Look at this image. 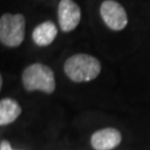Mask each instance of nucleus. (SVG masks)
<instances>
[{
  "mask_svg": "<svg viewBox=\"0 0 150 150\" xmlns=\"http://www.w3.org/2000/svg\"><path fill=\"white\" fill-rule=\"evenodd\" d=\"M101 70L99 60L93 56L78 54L71 56L64 62V72L75 82L91 81L98 77Z\"/></svg>",
  "mask_w": 150,
  "mask_h": 150,
  "instance_id": "f257e3e1",
  "label": "nucleus"
},
{
  "mask_svg": "<svg viewBox=\"0 0 150 150\" xmlns=\"http://www.w3.org/2000/svg\"><path fill=\"white\" fill-rule=\"evenodd\" d=\"M0 150H12L10 146V142L7 140H2L0 144Z\"/></svg>",
  "mask_w": 150,
  "mask_h": 150,
  "instance_id": "1a4fd4ad",
  "label": "nucleus"
},
{
  "mask_svg": "<svg viewBox=\"0 0 150 150\" xmlns=\"http://www.w3.org/2000/svg\"><path fill=\"white\" fill-rule=\"evenodd\" d=\"M22 83L28 91L40 90L46 93H52L56 88L54 74L46 64H32L23 71Z\"/></svg>",
  "mask_w": 150,
  "mask_h": 150,
  "instance_id": "f03ea898",
  "label": "nucleus"
},
{
  "mask_svg": "<svg viewBox=\"0 0 150 150\" xmlns=\"http://www.w3.org/2000/svg\"><path fill=\"white\" fill-rule=\"evenodd\" d=\"M80 19V7L74 0H60L58 6V20L62 31H72L79 25Z\"/></svg>",
  "mask_w": 150,
  "mask_h": 150,
  "instance_id": "39448f33",
  "label": "nucleus"
},
{
  "mask_svg": "<svg viewBox=\"0 0 150 150\" xmlns=\"http://www.w3.org/2000/svg\"><path fill=\"white\" fill-rule=\"evenodd\" d=\"M21 113L20 105L10 98L1 99L0 101V125L7 126L16 120Z\"/></svg>",
  "mask_w": 150,
  "mask_h": 150,
  "instance_id": "6e6552de",
  "label": "nucleus"
},
{
  "mask_svg": "<svg viewBox=\"0 0 150 150\" xmlns=\"http://www.w3.org/2000/svg\"><path fill=\"white\" fill-rule=\"evenodd\" d=\"M121 134L115 128L98 130L91 136V146L95 150H111L121 142Z\"/></svg>",
  "mask_w": 150,
  "mask_h": 150,
  "instance_id": "423d86ee",
  "label": "nucleus"
},
{
  "mask_svg": "<svg viewBox=\"0 0 150 150\" xmlns=\"http://www.w3.org/2000/svg\"><path fill=\"white\" fill-rule=\"evenodd\" d=\"M57 33L58 29L54 22L45 21L35 28L32 32V40L38 46L46 47L54 41V38L57 37Z\"/></svg>",
  "mask_w": 150,
  "mask_h": 150,
  "instance_id": "0eeeda50",
  "label": "nucleus"
},
{
  "mask_svg": "<svg viewBox=\"0 0 150 150\" xmlns=\"http://www.w3.org/2000/svg\"><path fill=\"white\" fill-rule=\"evenodd\" d=\"M102 20L111 30H122L128 23L127 12L122 6L115 0H105L100 6Z\"/></svg>",
  "mask_w": 150,
  "mask_h": 150,
  "instance_id": "20e7f679",
  "label": "nucleus"
},
{
  "mask_svg": "<svg viewBox=\"0 0 150 150\" xmlns=\"http://www.w3.org/2000/svg\"><path fill=\"white\" fill-rule=\"evenodd\" d=\"M26 20L20 13H5L0 18V41L7 47H18L25 39Z\"/></svg>",
  "mask_w": 150,
  "mask_h": 150,
  "instance_id": "7ed1b4c3",
  "label": "nucleus"
}]
</instances>
